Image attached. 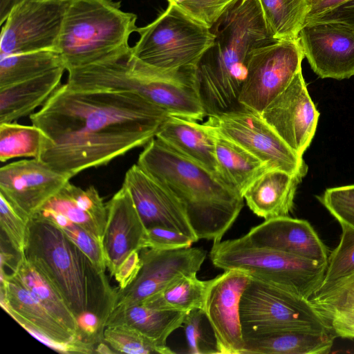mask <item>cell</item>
Returning a JSON list of instances; mask_svg holds the SVG:
<instances>
[{
    "mask_svg": "<svg viewBox=\"0 0 354 354\" xmlns=\"http://www.w3.org/2000/svg\"><path fill=\"white\" fill-rule=\"evenodd\" d=\"M169 114L129 91L60 84L30 115L46 138L38 159L71 178L145 146Z\"/></svg>",
    "mask_w": 354,
    "mask_h": 354,
    "instance_id": "6da1fadb",
    "label": "cell"
},
{
    "mask_svg": "<svg viewBox=\"0 0 354 354\" xmlns=\"http://www.w3.org/2000/svg\"><path fill=\"white\" fill-rule=\"evenodd\" d=\"M211 30L214 41L196 66L198 93L207 117L241 106L250 53L277 40L266 28L257 0L239 1Z\"/></svg>",
    "mask_w": 354,
    "mask_h": 354,
    "instance_id": "7a4b0ae2",
    "label": "cell"
},
{
    "mask_svg": "<svg viewBox=\"0 0 354 354\" xmlns=\"http://www.w3.org/2000/svg\"><path fill=\"white\" fill-rule=\"evenodd\" d=\"M137 164L181 202L198 239L221 241L243 207V198L218 176L156 137Z\"/></svg>",
    "mask_w": 354,
    "mask_h": 354,
    "instance_id": "3957f363",
    "label": "cell"
},
{
    "mask_svg": "<svg viewBox=\"0 0 354 354\" xmlns=\"http://www.w3.org/2000/svg\"><path fill=\"white\" fill-rule=\"evenodd\" d=\"M25 255L58 290L76 319L91 311L106 326L115 289L111 288L105 273L99 272L60 228L32 216L28 221Z\"/></svg>",
    "mask_w": 354,
    "mask_h": 354,
    "instance_id": "277c9868",
    "label": "cell"
},
{
    "mask_svg": "<svg viewBox=\"0 0 354 354\" xmlns=\"http://www.w3.org/2000/svg\"><path fill=\"white\" fill-rule=\"evenodd\" d=\"M137 16L113 0H70L57 51L66 70L100 61L129 46Z\"/></svg>",
    "mask_w": 354,
    "mask_h": 354,
    "instance_id": "5b68a950",
    "label": "cell"
},
{
    "mask_svg": "<svg viewBox=\"0 0 354 354\" xmlns=\"http://www.w3.org/2000/svg\"><path fill=\"white\" fill-rule=\"evenodd\" d=\"M209 257L216 268L244 271L307 300L319 287L327 265L254 245L244 236L214 242Z\"/></svg>",
    "mask_w": 354,
    "mask_h": 354,
    "instance_id": "8992f818",
    "label": "cell"
},
{
    "mask_svg": "<svg viewBox=\"0 0 354 354\" xmlns=\"http://www.w3.org/2000/svg\"><path fill=\"white\" fill-rule=\"evenodd\" d=\"M136 32L139 39L131 47L132 55L163 69L196 67L215 38L211 28L188 16L174 3H169L155 20L138 27Z\"/></svg>",
    "mask_w": 354,
    "mask_h": 354,
    "instance_id": "52a82bcc",
    "label": "cell"
},
{
    "mask_svg": "<svg viewBox=\"0 0 354 354\" xmlns=\"http://www.w3.org/2000/svg\"><path fill=\"white\" fill-rule=\"evenodd\" d=\"M112 85L117 91L140 95L171 115L196 121L206 117L198 93L196 67L159 68L132 55L115 67Z\"/></svg>",
    "mask_w": 354,
    "mask_h": 354,
    "instance_id": "ba28073f",
    "label": "cell"
},
{
    "mask_svg": "<svg viewBox=\"0 0 354 354\" xmlns=\"http://www.w3.org/2000/svg\"><path fill=\"white\" fill-rule=\"evenodd\" d=\"M240 317L243 336L282 330L329 332L307 299L252 277L241 296Z\"/></svg>",
    "mask_w": 354,
    "mask_h": 354,
    "instance_id": "9c48e42d",
    "label": "cell"
},
{
    "mask_svg": "<svg viewBox=\"0 0 354 354\" xmlns=\"http://www.w3.org/2000/svg\"><path fill=\"white\" fill-rule=\"evenodd\" d=\"M205 123L265 162L270 169L285 171L302 179L308 166L266 122L260 113L240 106L211 115Z\"/></svg>",
    "mask_w": 354,
    "mask_h": 354,
    "instance_id": "30bf717a",
    "label": "cell"
},
{
    "mask_svg": "<svg viewBox=\"0 0 354 354\" xmlns=\"http://www.w3.org/2000/svg\"><path fill=\"white\" fill-rule=\"evenodd\" d=\"M304 57L299 38L276 40L253 50L239 98L240 105L261 113L301 71Z\"/></svg>",
    "mask_w": 354,
    "mask_h": 354,
    "instance_id": "8fae6325",
    "label": "cell"
},
{
    "mask_svg": "<svg viewBox=\"0 0 354 354\" xmlns=\"http://www.w3.org/2000/svg\"><path fill=\"white\" fill-rule=\"evenodd\" d=\"M70 0H25L1 28L0 57L44 50L57 51Z\"/></svg>",
    "mask_w": 354,
    "mask_h": 354,
    "instance_id": "7c38bea8",
    "label": "cell"
},
{
    "mask_svg": "<svg viewBox=\"0 0 354 354\" xmlns=\"http://www.w3.org/2000/svg\"><path fill=\"white\" fill-rule=\"evenodd\" d=\"M1 306L17 322L52 349L66 353H92L93 346L79 340L51 315L12 274L1 268Z\"/></svg>",
    "mask_w": 354,
    "mask_h": 354,
    "instance_id": "4fadbf2b",
    "label": "cell"
},
{
    "mask_svg": "<svg viewBox=\"0 0 354 354\" xmlns=\"http://www.w3.org/2000/svg\"><path fill=\"white\" fill-rule=\"evenodd\" d=\"M206 254L205 250L192 247L169 250H140L142 266L139 273L127 288L115 290L112 310L140 304L176 279L197 274Z\"/></svg>",
    "mask_w": 354,
    "mask_h": 354,
    "instance_id": "5bb4252c",
    "label": "cell"
},
{
    "mask_svg": "<svg viewBox=\"0 0 354 354\" xmlns=\"http://www.w3.org/2000/svg\"><path fill=\"white\" fill-rule=\"evenodd\" d=\"M71 178L38 158L8 163L0 169V195L29 220Z\"/></svg>",
    "mask_w": 354,
    "mask_h": 354,
    "instance_id": "9a60e30c",
    "label": "cell"
},
{
    "mask_svg": "<svg viewBox=\"0 0 354 354\" xmlns=\"http://www.w3.org/2000/svg\"><path fill=\"white\" fill-rule=\"evenodd\" d=\"M224 271L211 279L203 310L214 335L218 353L243 354L245 343L240 302L251 276L239 270Z\"/></svg>",
    "mask_w": 354,
    "mask_h": 354,
    "instance_id": "2e32d148",
    "label": "cell"
},
{
    "mask_svg": "<svg viewBox=\"0 0 354 354\" xmlns=\"http://www.w3.org/2000/svg\"><path fill=\"white\" fill-rule=\"evenodd\" d=\"M266 122L297 154H303L316 132L319 113L301 71L261 113Z\"/></svg>",
    "mask_w": 354,
    "mask_h": 354,
    "instance_id": "e0dca14e",
    "label": "cell"
},
{
    "mask_svg": "<svg viewBox=\"0 0 354 354\" xmlns=\"http://www.w3.org/2000/svg\"><path fill=\"white\" fill-rule=\"evenodd\" d=\"M298 38L305 57L321 78L354 75V31L337 22L306 23Z\"/></svg>",
    "mask_w": 354,
    "mask_h": 354,
    "instance_id": "ac0fdd59",
    "label": "cell"
},
{
    "mask_svg": "<svg viewBox=\"0 0 354 354\" xmlns=\"http://www.w3.org/2000/svg\"><path fill=\"white\" fill-rule=\"evenodd\" d=\"M123 185L146 228L165 227L185 234L194 242L198 241L179 199L137 163L127 171Z\"/></svg>",
    "mask_w": 354,
    "mask_h": 354,
    "instance_id": "d6986e66",
    "label": "cell"
},
{
    "mask_svg": "<svg viewBox=\"0 0 354 354\" xmlns=\"http://www.w3.org/2000/svg\"><path fill=\"white\" fill-rule=\"evenodd\" d=\"M106 204L107 221L103 247L106 268L113 277L130 253L142 249L147 228L129 191L123 184Z\"/></svg>",
    "mask_w": 354,
    "mask_h": 354,
    "instance_id": "ffe728a7",
    "label": "cell"
},
{
    "mask_svg": "<svg viewBox=\"0 0 354 354\" xmlns=\"http://www.w3.org/2000/svg\"><path fill=\"white\" fill-rule=\"evenodd\" d=\"M244 237L252 244L283 252L319 263H327L328 250L305 220L281 216L252 227Z\"/></svg>",
    "mask_w": 354,
    "mask_h": 354,
    "instance_id": "44dd1931",
    "label": "cell"
},
{
    "mask_svg": "<svg viewBox=\"0 0 354 354\" xmlns=\"http://www.w3.org/2000/svg\"><path fill=\"white\" fill-rule=\"evenodd\" d=\"M156 138L218 176L215 133L205 122L199 124L196 120L170 115Z\"/></svg>",
    "mask_w": 354,
    "mask_h": 354,
    "instance_id": "7402d4cb",
    "label": "cell"
},
{
    "mask_svg": "<svg viewBox=\"0 0 354 354\" xmlns=\"http://www.w3.org/2000/svg\"><path fill=\"white\" fill-rule=\"evenodd\" d=\"M41 207L62 214L103 243L107 208L94 186L84 189L69 181Z\"/></svg>",
    "mask_w": 354,
    "mask_h": 354,
    "instance_id": "603a6c76",
    "label": "cell"
},
{
    "mask_svg": "<svg viewBox=\"0 0 354 354\" xmlns=\"http://www.w3.org/2000/svg\"><path fill=\"white\" fill-rule=\"evenodd\" d=\"M301 180L285 171L268 169L248 187L243 197L253 213L265 220L287 216Z\"/></svg>",
    "mask_w": 354,
    "mask_h": 354,
    "instance_id": "cb8c5ba5",
    "label": "cell"
},
{
    "mask_svg": "<svg viewBox=\"0 0 354 354\" xmlns=\"http://www.w3.org/2000/svg\"><path fill=\"white\" fill-rule=\"evenodd\" d=\"M64 71L65 67H59L1 87L0 123L13 122L33 113L60 86Z\"/></svg>",
    "mask_w": 354,
    "mask_h": 354,
    "instance_id": "d4e9b609",
    "label": "cell"
},
{
    "mask_svg": "<svg viewBox=\"0 0 354 354\" xmlns=\"http://www.w3.org/2000/svg\"><path fill=\"white\" fill-rule=\"evenodd\" d=\"M243 354L328 353L335 336L330 332L282 330L243 336Z\"/></svg>",
    "mask_w": 354,
    "mask_h": 354,
    "instance_id": "484cf974",
    "label": "cell"
},
{
    "mask_svg": "<svg viewBox=\"0 0 354 354\" xmlns=\"http://www.w3.org/2000/svg\"><path fill=\"white\" fill-rule=\"evenodd\" d=\"M308 301L335 337L354 339V274L314 292Z\"/></svg>",
    "mask_w": 354,
    "mask_h": 354,
    "instance_id": "4316f807",
    "label": "cell"
},
{
    "mask_svg": "<svg viewBox=\"0 0 354 354\" xmlns=\"http://www.w3.org/2000/svg\"><path fill=\"white\" fill-rule=\"evenodd\" d=\"M213 130L218 176L243 197L248 187L270 168L243 147Z\"/></svg>",
    "mask_w": 354,
    "mask_h": 354,
    "instance_id": "83f0119b",
    "label": "cell"
},
{
    "mask_svg": "<svg viewBox=\"0 0 354 354\" xmlns=\"http://www.w3.org/2000/svg\"><path fill=\"white\" fill-rule=\"evenodd\" d=\"M187 313L160 310L143 304L117 308L111 311L106 327L125 326L133 328L162 346L168 337L182 327Z\"/></svg>",
    "mask_w": 354,
    "mask_h": 354,
    "instance_id": "f1b7e54d",
    "label": "cell"
},
{
    "mask_svg": "<svg viewBox=\"0 0 354 354\" xmlns=\"http://www.w3.org/2000/svg\"><path fill=\"white\" fill-rule=\"evenodd\" d=\"M31 295L77 337V319L65 299L45 274L25 255L18 257L11 273Z\"/></svg>",
    "mask_w": 354,
    "mask_h": 354,
    "instance_id": "f546056e",
    "label": "cell"
},
{
    "mask_svg": "<svg viewBox=\"0 0 354 354\" xmlns=\"http://www.w3.org/2000/svg\"><path fill=\"white\" fill-rule=\"evenodd\" d=\"M210 282L211 279H198L196 274L184 276L140 304L156 309L185 313L203 310Z\"/></svg>",
    "mask_w": 354,
    "mask_h": 354,
    "instance_id": "4dcf8cb0",
    "label": "cell"
},
{
    "mask_svg": "<svg viewBox=\"0 0 354 354\" xmlns=\"http://www.w3.org/2000/svg\"><path fill=\"white\" fill-rule=\"evenodd\" d=\"M266 28L277 40L295 39L304 26L308 0H257Z\"/></svg>",
    "mask_w": 354,
    "mask_h": 354,
    "instance_id": "1f68e13d",
    "label": "cell"
},
{
    "mask_svg": "<svg viewBox=\"0 0 354 354\" xmlns=\"http://www.w3.org/2000/svg\"><path fill=\"white\" fill-rule=\"evenodd\" d=\"M62 66L65 67V65L62 56L54 50L0 57V88Z\"/></svg>",
    "mask_w": 354,
    "mask_h": 354,
    "instance_id": "d6a6232c",
    "label": "cell"
},
{
    "mask_svg": "<svg viewBox=\"0 0 354 354\" xmlns=\"http://www.w3.org/2000/svg\"><path fill=\"white\" fill-rule=\"evenodd\" d=\"M46 136L34 124L13 122L0 123V160L15 158H38L43 149Z\"/></svg>",
    "mask_w": 354,
    "mask_h": 354,
    "instance_id": "836d02e7",
    "label": "cell"
},
{
    "mask_svg": "<svg viewBox=\"0 0 354 354\" xmlns=\"http://www.w3.org/2000/svg\"><path fill=\"white\" fill-rule=\"evenodd\" d=\"M34 216L48 220L60 228L93 266L99 272L105 273L106 265L103 243L95 236L62 214L50 209L41 207Z\"/></svg>",
    "mask_w": 354,
    "mask_h": 354,
    "instance_id": "e575fe53",
    "label": "cell"
},
{
    "mask_svg": "<svg viewBox=\"0 0 354 354\" xmlns=\"http://www.w3.org/2000/svg\"><path fill=\"white\" fill-rule=\"evenodd\" d=\"M103 342L114 353L129 354H172L167 346H162L139 331L125 326H107L104 331Z\"/></svg>",
    "mask_w": 354,
    "mask_h": 354,
    "instance_id": "d590c367",
    "label": "cell"
},
{
    "mask_svg": "<svg viewBox=\"0 0 354 354\" xmlns=\"http://www.w3.org/2000/svg\"><path fill=\"white\" fill-rule=\"evenodd\" d=\"M341 227L339 243L328 256L324 277L315 292L324 290L354 274V228L346 225Z\"/></svg>",
    "mask_w": 354,
    "mask_h": 354,
    "instance_id": "8d00e7d4",
    "label": "cell"
},
{
    "mask_svg": "<svg viewBox=\"0 0 354 354\" xmlns=\"http://www.w3.org/2000/svg\"><path fill=\"white\" fill-rule=\"evenodd\" d=\"M317 198L341 225L354 228V185L328 188Z\"/></svg>",
    "mask_w": 354,
    "mask_h": 354,
    "instance_id": "74e56055",
    "label": "cell"
},
{
    "mask_svg": "<svg viewBox=\"0 0 354 354\" xmlns=\"http://www.w3.org/2000/svg\"><path fill=\"white\" fill-rule=\"evenodd\" d=\"M205 317L204 311L201 309L192 310L185 317L182 327L190 354L218 353L215 338L209 337L204 328Z\"/></svg>",
    "mask_w": 354,
    "mask_h": 354,
    "instance_id": "f35d334b",
    "label": "cell"
},
{
    "mask_svg": "<svg viewBox=\"0 0 354 354\" xmlns=\"http://www.w3.org/2000/svg\"><path fill=\"white\" fill-rule=\"evenodd\" d=\"M0 224L2 232L18 255L25 254L28 221L20 216L9 202L0 195Z\"/></svg>",
    "mask_w": 354,
    "mask_h": 354,
    "instance_id": "ab89813d",
    "label": "cell"
},
{
    "mask_svg": "<svg viewBox=\"0 0 354 354\" xmlns=\"http://www.w3.org/2000/svg\"><path fill=\"white\" fill-rule=\"evenodd\" d=\"M240 0H176L174 2L194 20L211 28Z\"/></svg>",
    "mask_w": 354,
    "mask_h": 354,
    "instance_id": "60d3db41",
    "label": "cell"
},
{
    "mask_svg": "<svg viewBox=\"0 0 354 354\" xmlns=\"http://www.w3.org/2000/svg\"><path fill=\"white\" fill-rule=\"evenodd\" d=\"M193 243L192 239L180 232L158 226L147 228L142 249L176 250L189 248Z\"/></svg>",
    "mask_w": 354,
    "mask_h": 354,
    "instance_id": "b9f144b4",
    "label": "cell"
},
{
    "mask_svg": "<svg viewBox=\"0 0 354 354\" xmlns=\"http://www.w3.org/2000/svg\"><path fill=\"white\" fill-rule=\"evenodd\" d=\"M141 266L140 250L130 253L118 268L113 276L118 283V288L122 290L129 286L138 276Z\"/></svg>",
    "mask_w": 354,
    "mask_h": 354,
    "instance_id": "7bdbcfd3",
    "label": "cell"
},
{
    "mask_svg": "<svg viewBox=\"0 0 354 354\" xmlns=\"http://www.w3.org/2000/svg\"><path fill=\"white\" fill-rule=\"evenodd\" d=\"M314 21L337 22L354 31V0L347 1L306 23Z\"/></svg>",
    "mask_w": 354,
    "mask_h": 354,
    "instance_id": "ee69618b",
    "label": "cell"
},
{
    "mask_svg": "<svg viewBox=\"0 0 354 354\" xmlns=\"http://www.w3.org/2000/svg\"><path fill=\"white\" fill-rule=\"evenodd\" d=\"M351 0H309L305 23Z\"/></svg>",
    "mask_w": 354,
    "mask_h": 354,
    "instance_id": "f6af8a7d",
    "label": "cell"
},
{
    "mask_svg": "<svg viewBox=\"0 0 354 354\" xmlns=\"http://www.w3.org/2000/svg\"><path fill=\"white\" fill-rule=\"evenodd\" d=\"M25 0H0V24L2 25L12 10Z\"/></svg>",
    "mask_w": 354,
    "mask_h": 354,
    "instance_id": "bcb514c9",
    "label": "cell"
},
{
    "mask_svg": "<svg viewBox=\"0 0 354 354\" xmlns=\"http://www.w3.org/2000/svg\"><path fill=\"white\" fill-rule=\"evenodd\" d=\"M176 1V0H167V1H168L169 3H174V2H175Z\"/></svg>",
    "mask_w": 354,
    "mask_h": 354,
    "instance_id": "7dc6e473",
    "label": "cell"
},
{
    "mask_svg": "<svg viewBox=\"0 0 354 354\" xmlns=\"http://www.w3.org/2000/svg\"><path fill=\"white\" fill-rule=\"evenodd\" d=\"M309 1V0H308Z\"/></svg>",
    "mask_w": 354,
    "mask_h": 354,
    "instance_id": "c3c4849f",
    "label": "cell"
}]
</instances>
